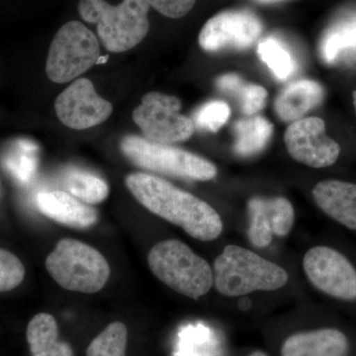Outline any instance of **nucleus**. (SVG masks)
Segmentation results:
<instances>
[{
    "label": "nucleus",
    "mask_w": 356,
    "mask_h": 356,
    "mask_svg": "<svg viewBox=\"0 0 356 356\" xmlns=\"http://www.w3.org/2000/svg\"><path fill=\"white\" fill-rule=\"evenodd\" d=\"M37 206L44 216L70 228H89L98 220L97 211L92 206L64 191L40 193Z\"/></svg>",
    "instance_id": "ddd939ff"
},
{
    "label": "nucleus",
    "mask_w": 356,
    "mask_h": 356,
    "mask_svg": "<svg viewBox=\"0 0 356 356\" xmlns=\"http://www.w3.org/2000/svg\"><path fill=\"white\" fill-rule=\"evenodd\" d=\"M324 97L325 90L320 83L301 79L283 89L276 98L274 109L281 120L295 122L321 104Z\"/></svg>",
    "instance_id": "f3484780"
},
{
    "label": "nucleus",
    "mask_w": 356,
    "mask_h": 356,
    "mask_svg": "<svg viewBox=\"0 0 356 356\" xmlns=\"http://www.w3.org/2000/svg\"><path fill=\"white\" fill-rule=\"evenodd\" d=\"M303 267L320 291L344 301L356 300V269L341 252L325 245L312 248L304 257Z\"/></svg>",
    "instance_id": "1a4fd4ad"
},
{
    "label": "nucleus",
    "mask_w": 356,
    "mask_h": 356,
    "mask_svg": "<svg viewBox=\"0 0 356 356\" xmlns=\"http://www.w3.org/2000/svg\"><path fill=\"white\" fill-rule=\"evenodd\" d=\"M320 54L327 65L356 63V13L343 14L327 28Z\"/></svg>",
    "instance_id": "dca6fc26"
},
{
    "label": "nucleus",
    "mask_w": 356,
    "mask_h": 356,
    "mask_svg": "<svg viewBox=\"0 0 356 356\" xmlns=\"http://www.w3.org/2000/svg\"><path fill=\"white\" fill-rule=\"evenodd\" d=\"M261 20L247 10H232L217 14L201 30L199 44L204 51L245 50L259 38Z\"/></svg>",
    "instance_id": "f8f14e48"
},
{
    "label": "nucleus",
    "mask_w": 356,
    "mask_h": 356,
    "mask_svg": "<svg viewBox=\"0 0 356 356\" xmlns=\"http://www.w3.org/2000/svg\"><path fill=\"white\" fill-rule=\"evenodd\" d=\"M100 58V44L92 31L79 21L65 23L54 37L46 74L56 83H67L88 72Z\"/></svg>",
    "instance_id": "0eeeda50"
},
{
    "label": "nucleus",
    "mask_w": 356,
    "mask_h": 356,
    "mask_svg": "<svg viewBox=\"0 0 356 356\" xmlns=\"http://www.w3.org/2000/svg\"><path fill=\"white\" fill-rule=\"evenodd\" d=\"M318 208L332 220L356 229V184L341 180H324L313 188Z\"/></svg>",
    "instance_id": "4468645a"
},
{
    "label": "nucleus",
    "mask_w": 356,
    "mask_h": 356,
    "mask_svg": "<svg viewBox=\"0 0 356 356\" xmlns=\"http://www.w3.org/2000/svg\"><path fill=\"white\" fill-rule=\"evenodd\" d=\"M149 8L147 0H123L118 6L105 0H81L79 4L81 18L97 24L100 41L112 53L131 50L145 39Z\"/></svg>",
    "instance_id": "7ed1b4c3"
},
{
    "label": "nucleus",
    "mask_w": 356,
    "mask_h": 356,
    "mask_svg": "<svg viewBox=\"0 0 356 356\" xmlns=\"http://www.w3.org/2000/svg\"><path fill=\"white\" fill-rule=\"evenodd\" d=\"M25 277L22 261L13 252L0 248V292L19 286Z\"/></svg>",
    "instance_id": "a878e982"
},
{
    "label": "nucleus",
    "mask_w": 356,
    "mask_h": 356,
    "mask_svg": "<svg viewBox=\"0 0 356 356\" xmlns=\"http://www.w3.org/2000/svg\"><path fill=\"white\" fill-rule=\"evenodd\" d=\"M126 185L149 212L184 229L192 238L211 242L221 235L222 222L217 211L193 194L149 173H131Z\"/></svg>",
    "instance_id": "f257e3e1"
},
{
    "label": "nucleus",
    "mask_w": 356,
    "mask_h": 356,
    "mask_svg": "<svg viewBox=\"0 0 356 356\" xmlns=\"http://www.w3.org/2000/svg\"><path fill=\"white\" fill-rule=\"evenodd\" d=\"M229 115L231 108L226 102L213 100L197 110L194 115V121L198 128L216 133L227 123Z\"/></svg>",
    "instance_id": "393cba45"
},
{
    "label": "nucleus",
    "mask_w": 356,
    "mask_h": 356,
    "mask_svg": "<svg viewBox=\"0 0 356 356\" xmlns=\"http://www.w3.org/2000/svg\"><path fill=\"white\" fill-rule=\"evenodd\" d=\"M273 133V124L264 117L250 116L242 119L234 126V149L242 156L261 153L268 144Z\"/></svg>",
    "instance_id": "6ab92c4d"
},
{
    "label": "nucleus",
    "mask_w": 356,
    "mask_h": 356,
    "mask_svg": "<svg viewBox=\"0 0 356 356\" xmlns=\"http://www.w3.org/2000/svg\"><path fill=\"white\" fill-rule=\"evenodd\" d=\"M250 356H268L266 355V353H261V351H255V353H252Z\"/></svg>",
    "instance_id": "c85d7f7f"
},
{
    "label": "nucleus",
    "mask_w": 356,
    "mask_h": 356,
    "mask_svg": "<svg viewBox=\"0 0 356 356\" xmlns=\"http://www.w3.org/2000/svg\"><path fill=\"white\" fill-rule=\"evenodd\" d=\"M54 280L70 291L93 294L100 291L110 276V266L102 252L74 238L58 241L46 259Z\"/></svg>",
    "instance_id": "39448f33"
},
{
    "label": "nucleus",
    "mask_w": 356,
    "mask_h": 356,
    "mask_svg": "<svg viewBox=\"0 0 356 356\" xmlns=\"http://www.w3.org/2000/svg\"><path fill=\"white\" fill-rule=\"evenodd\" d=\"M120 147L122 153L131 163L147 172L200 181L217 177L214 163L172 145L159 144L138 136H127L122 140Z\"/></svg>",
    "instance_id": "423d86ee"
},
{
    "label": "nucleus",
    "mask_w": 356,
    "mask_h": 356,
    "mask_svg": "<svg viewBox=\"0 0 356 356\" xmlns=\"http://www.w3.org/2000/svg\"><path fill=\"white\" fill-rule=\"evenodd\" d=\"M353 104H355V108L356 111V90L353 92Z\"/></svg>",
    "instance_id": "7c9ffc66"
},
{
    "label": "nucleus",
    "mask_w": 356,
    "mask_h": 356,
    "mask_svg": "<svg viewBox=\"0 0 356 356\" xmlns=\"http://www.w3.org/2000/svg\"><path fill=\"white\" fill-rule=\"evenodd\" d=\"M127 327L121 322L107 325L89 344L86 356H126Z\"/></svg>",
    "instance_id": "5701e85b"
},
{
    "label": "nucleus",
    "mask_w": 356,
    "mask_h": 356,
    "mask_svg": "<svg viewBox=\"0 0 356 356\" xmlns=\"http://www.w3.org/2000/svg\"><path fill=\"white\" fill-rule=\"evenodd\" d=\"M149 6L170 18H181L191 13L195 0H147Z\"/></svg>",
    "instance_id": "cd10ccee"
},
{
    "label": "nucleus",
    "mask_w": 356,
    "mask_h": 356,
    "mask_svg": "<svg viewBox=\"0 0 356 356\" xmlns=\"http://www.w3.org/2000/svg\"><path fill=\"white\" fill-rule=\"evenodd\" d=\"M215 288L226 297L254 291H274L287 284L289 275L283 267L267 261L240 245H228L214 262Z\"/></svg>",
    "instance_id": "f03ea898"
},
{
    "label": "nucleus",
    "mask_w": 356,
    "mask_h": 356,
    "mask_svg": "<svg viewBox=\"0 0 356 356\" xmlns=\"http://www.w3.org/2000/svg\"><path fill=\"white\" fill-rule=\"evenodd\" d=\"M147 264L166 286L188 298H201L214 285L212 267L181 241L156 243L147 254Z\"/></svg>",
    "instance_id": "20e7f679"
},
{
    "label": "nucleus",
    "mask_w": 356,
    "mask_h": 356,
    "mask_svg": "<svg viewBox=\"0 0 356 356\" xmlns=\"http://www.w3.org/2000/svg\"><path fill=\"white\" fill-rule=\"evenodd\" d=\"M217 88L222 92L235 98L241 111L247 116H254L266 106L267 91L259 84L245 83L242 77L229 74L220 76Z\"/></svg>",
    "instance_id": "aec40b11"
},
{
    "label": "nucleus",
    "mask_w": 356,
    "mask_h": 356,
    "mask_svg": "<svg viewBox=\"0 0 356 356\" xmlns=\"http://www.w3.org/2000/svg\"><path fill=\"white\" fill-rule=\"evenodd\" d=\"M348 350V341L343 332L321 329L292 334L283 343L281 355L343 356Z\"/></svg>",
    "instance_id": "2eb2a0df"
},
{
    "label": "nucleus",
    "mask_w": 356,
    "mask_h": 356,
    "mask_svg": "<svg viewBox=\"0 0 356 356\" xmlns=\"http://www.w3.org/2000/svg\"><path fill=\"white\" fill-rule=\"evenodd\" d=\"M250 227L248 238L254 247H268L273 240V226L269 213L268 199L252 197L248 203Z\"/></svg>",
    "instance_id": "4be33fe9"
},
{
    "label": "nucleus",
    "mask_w": 356,
    "mask_h": 356,
    "mask_svg": "<svg viewBox=\"0 0 356 356\" xmlns=\"http://www.w3.org/2000/svg\"><path fill=\"white\" fill-rule=\"evenodd\" d=\"M257 1L264 2V3H271V2H277L280 0H257Z\"/></svg>",
    "instance_id": "c756f323"
},
{
    "label": "nucleus",
    "mask_w": 356,
    "mask_h": 356,
    "mask_svg": "<svg viewBox=\"0 0 356 356\" xmlns=\"http://www.w3.org/2000/svg\"><path fill=\"white\" fill-rule=\"evenodd\" d=\"M181 102L175 96L149 92L133 112V120L145 139L172 145L191 139L195 131L193 121L180 113Z\"/></svg>",
    "instance_id": "6e6552de"
},
{
    "label": "nucleus",
    "mask_w": 356,
    "mask_h": 356,
    "mask_svg": "<svg viewBox=\"0 0 356 356\" xmlns=\"http://www.w3.org/2000/svg\"><path fill=\"white\" fill-rule=\"evenodd\" d=\"M257 54L280 81H285L295 70L291 54L275 38H267L259 43Z\"/></svg>",
    "instance_id": "b1692460"
},
{
    "label": "nucleus",
    "mask_w": 356,
    "mask_h": 356,
    "mask_svg": "<svg viewBox=\"0 0 356 356\" xmlns=\"http://www.w3.org/2000/svg\"><path fill=\"white\" fill-rule=\"evenodd\" d=\"M56 113L64 125L74 130H86L104 123L113 106L100 97L88 79H77L58 96Z\"/></svg>",
    "instance_id": "9b49d317"
},
{
    "label": "nucleus",
    "mask_w": 356,
    "mask_h": 356,
    "mask_svg": "<svg viewBox=\"0 0 356 356\" xmlns=\"http://www.w3.org/2000/svg\"><path fill=\"white\" fill-rule=\"evenodd\" d=\"M284 140L290 156L310 168L331 166L341 154V147L327 137L325 122L318 117L293 122L284 134Z\"/></svg>",
    "instance_id": "9d476101"
},
{
    "label": "nucleus",
    "mask_w": 356,
    "mask_h": 356,
    "mask_svg": "<svg viewBox=\"0 0 356 356\" xmlns=\"http://www.w3.org/2000/svg\"><path fill=\"white\" fill-rule=\"evenodd\" d=\"M268 207L274 236H287L294 225L295 213L291 202L284 197L268 199Z\"/></svg>",
    "instance_id": "bb28decb"
},
{
    "label": "nucleus",
    "mask_w": 356,
    "mask_h": 356,
    "mask_svg": "<svg viewBox=\"0 0 356 356\" xmlns=\"http://www.w3.org/2000/svg\"><path fill=\"white\" fill-rule=\"evenodd\" d=\"M64 186L67 192L89 205L102 203L108 197V185L92 173L81 170L69 172L65 175Z\"/></svg>",
    "instance_id": "412c9836"
},
{
    "label": "nucleus",
    "mask_w": 356,
    "mask_h": 356,
    "mask_svg": "<svg viewBox=\"0 0 356 356\" xmlns=\"http://www.w3.org/2000/svg\"><path fill=\"white\" fill-rule=\"evenodd\" d=\"M27 341L32 356H74L72 346L58 339L57 321L50 314L33 317L27 327Z\"/></svg>",
    "instance_id": "a211bd4d"
}]
</instances>
